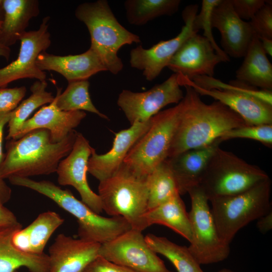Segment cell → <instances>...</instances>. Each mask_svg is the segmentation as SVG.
<instances>
[{
	"mask_svg": "<svg viewBox=\"0 0 272 272\" xmlns=\"http://www.w3.org/2000/svg\"><path fill=\"white\" fill-rule=\"evenodd\" d=\"M229 61L216 53L208 39L196 33L183 42L167 67L191 80L198 76L213 77L218 64Z\"/></svg>",
	"mask_w": 272,
	"mask_h": 272,
	"instance_id": "obj_15",
	"label": "cell"
},
{
	"mask_svg": "<svg viewBox=\"0 0 272 272\" xmlns=\"http://www.w3.org/2000/svg\"><path fill=\"white\" fill-rule=\"evenodd\" d=\"M151 123L149 120L137 122L115 135L111 149L104 154H98L93 149L88 162V172L99 181L117 172L134 143L146 132Z\"/></svg>",
	"mask_w": 272,
	"mask_h": 272,
	"instance_id": "obj_18",
	"label": "cell"
},
{
	"mask_svg": "<svg viewBox=\"0 0 272 272\" xmlns=\"http://www.w3.org/2000/svg\"><path fill=\"white\" fill-rule=\"evenodd\" d=\"M93 149L88 140L78 132L72 150L59 162L56 172L59 184L74 187L80 194L82 201L99 214L103 211L101 200L90 187L87 176L88 160Z\"/></svg>",
	"mask_w": 272,
	"mask_h": 272,
	"instance_id": "obj_14",
	"label": "cell"
},
{
	"mask_svg": "<svg viewBox=\"0 0 272 272\" xmlns=\"http://www.w3.org/2000/svg\"><path fill=\"white\" fill-rule=\"evenodd\" d=\"M75 14L89 31L90 48L99 56L107 71L117 75L123 67L118 50L125 45L140 43V37L119 23L106 0L82 3Z\"/></svg>",
	"mask_w": 272,
	"mask_h": 272,
	"instance_id": "obj_4",
	"label": "cell"
},
{
	"mask_svg": "<svg viewBox=\"0 0 272 272\" xmlns=\"http://www.w3.org/2000/svg\"><path fill=\"white\" fill-rule=\"evenodd\" d=\"M22 228L20 224L0 231V272H14L22 267L27 268L30 272H48L47 254L25 253L14 246L12 241L13 235Z\"/></svg>",
	"mask_w": 272,
	"mask_h": 272,
	"instance_id": "obj_26",
	"label": "cell"
},
{
	"mask_svg": "<svg viewBox=\"0 0 272 272\" xmlns=\"http://www.w3.org/2000/svg\"><path fill=\"white\" fill-rule=\"evenodd\" d=\"M198 5L186 6L182 13L184 22L180 32L168 40L160 41L149 49L140 45L130 52V64L142 71L145 79L152 81L155 79L164 67H167L172 57L183 42L191 35L196 33L193 28V22L197 14Z\"/></svg>",
	"mask_w": 272,
	"mask_h": 272,
	"instance_id": "obj_12",
	"label": "cell"
},
{
	"mask_svg": "<svg viewBox=\"0 0 272 272\" xmlns=\"http://www.w3.org/2000/svg\"><path fill=\"white\" fill-rule=\"evenodd\" d=\"M180 4V0H126L124 6L127 22L142 26L158 17L174 15Z\"/></svg>",
	"mask_w": 272,
	"mask_h": 272,
	"instance_id": "obj_28",
	"label": "cell"
},
{
	"mask_svg": "<svg viewBox=\"0 0 272 272\" xmlns=\"http://www.w3.org/2000/svg\"><path fill=\"white\" fill-rule=\"evenodd\" d=\"M36 64L42 71H52L62 75L69 82L88 80L92 76L107 71L98 54L91 48L75 55H56L41 52Z\"/></svg>",
	"mask_w": 272,
	"mask_h": 272,
	"instance_id": "obj_20",
	"label": "cell"
},
{
	"mask_svg": "<svg viewBox=\"0 0 272 272\" xmlns=\"http://www.w3.org/2000/svg\"><path fill=\"white\" fill-rule=\"evenodd\" d=\"M49 17H44L39 28L26 31L20 38V48L18 57L10 64L0 69V88H6L13 81L23 79H35L44 81L45 72L36 64L38 55L51 44L48 32Z\"/></svg>",
	"mask_w": 272,
	"mask_h": 272,
	"instance_id": "obj_13",
	"label": "cell"
},
{
	"mask_svg": "<svg viewBox=\"0 0 272 272\" xmlns=\"http://www.w3.org/2000/svg\"><path fill=\"white\" fill-rule=\"evenodd\" d=\"M100 246L59 234L48 249V272H84L99 256Z\"/></svg>",
	"mask_w": 272,
	"mask_h": 272,
	"instance_id": "obj_17",
	"label": "cell"
},
{
	"mask_svg": "<svg viewBox=\"0 0 272 272\" xmlns=\"http://www.w3.org/2000/svg\"><path fill=\"white\" fill-rule=\"evenodd\" d=\"M84 272H138L130 268L110 262L100 256L95 258Z\"/></svg>",
	"mask_w": 272,
	"mask_h": 272,
	"instance_id": "obj_38",
	"label": "cell"
},
{
	"mask_svg": "<svg viewBox=\"0 0 272 272\" xmlns=\"http://www.w3.org/2000/svg\"><path fill=\"white\" fill-rule=\"evenodd\" d=\"M88 80H80L68 83L65 90L61 93V88H57L56 104L62 111H87L99 117L108 119L93 104L90 98Z\"/></svg>",
	"mask_w": 272,
	"mask_h": 272,
	"instance_id": "obj_31",
	"label": "cell"
},
{
	"mask_svg": "<svg viewBox=\"0 0 272 272\" xmlns=\"http://www.w3.org/2000/svg\"><path fill=\"white\" fill-rule=\"evenodd\" d=\"M47 83L45 80L35 81L31 86V94L24 100L12 112L8 122V133L6 139H13L20 130L22 125L32 113L38 107L50 104L54 99L52 93L46 90Z\"/></svg>",
	"mask_w": 272,
	"mask_h": 272,
	"instance_id": "obj_30",
	"label": "cell"
},
{
	"mask_svg": "<svg viewBox=\"0 0 272 272\" xmlns=\"http://www.w3.org/2000/svg\"><path fill=\"white\" fill-rule=\"evenodd\" d=\"M268 178L237 194L210 199L211 212L221 239L230 244L237 233L271 210Z\"/></svg>",
	"mask_w": 272,
	"mask_h": 272,
	"instance_id": "obj_6",
	"label": "cell"
},
{
	"mask_svg": "<svg viewBox=\"0 0 272 272\" xmlns=\"http://www.w3.org/2000/svg\"><path fill=\"white\" fill-rule=\"evenodd\" d=\"M63 222L64 219L55 212L42 213L27 227L19 229L14 234L12 243L22 252L42 254L49 239Z\"/></svg>",
	"mask_w": 272,
	"mask_h": 272,
	"instance_id": "obj_23",
	"label": "cell"
},
{
	"mask_svg": "<svg viewBox=\"0 0 272 272\" xmlns=\"http://www.w3.org/2000/svg\"><path fill=\"white\" fill-rule=\"evenodd\" d=\"M99 256L138 272H173L149 246L142 231L132 228L101 244Z\"/></svg>",
	"mask_w": 272,
	"mask_h": 272,
	"instance_id": "obj_10",
	"label": "cell"
},
{
	"mask_svg": "<svg viewBox=\"0 0 272 272\" xmlns=\"http://www.w3.org/2000/svg\"><path fill=\"white\" fill-rule=\"evenodd\" d=\"M98 194L107 214L124 218L132 229L143 231L148 228L146 177L137 176L122 165L112 176L99 181Z\"/></svg>",
	"mask_w": 272,
	"mask_h": 272,
	"instance_id": "obj_5",
	"label": "cell"
},
{
	"mask_svg": "<svg viewBox=\"0 0 272 272\" xmlns=\"http://www.w3.org/2000/svg\"><path fill=\"white\" fill-rule=\"evenodd\" d=\"M12 112L0 113V165L4 160L5 154L3 151V141L4 128L8 123L12 115Z\"/></svg>",
	"mask_w": 272,
	"mask_h": 272,
	"instance_id": "obj_41",
	"label": "cell"
},
{
	"mask_svg": "<svg viewBox=\"0 0 272 272\" xmlns=\"http://www.w3.org/2000/svg\"><path fill=\"white\" fill-rule=\"evenodd\" d=\"M77 133L74 130L61 141L54 143L47 129L38 128L19 139L9 140L0 165V178H29L56 172L59 162L72 150Z\"/></svg>",
	"mask_w": 272,
	"mask_h": 272,
	"instance_id": "obj_2",
	"label": "cell"
},
{
	"mask_svg": "<svg viewBox=\"0 0 272 272\" xmlns=\"http://www.w3.org/2000/svg\"><path fill=\"white\" fill-rule=\"evenodd\" d=\"M26 92L25 86L0 88V113L14 110L25 97Z\"/></svg>",
	"mask_w": 272,
	"mask_h": 272,
	"instance_id": "obj_36",
	"label": "cell"
},
{
	"mask_svg": "<svg viewBox=\"0 0 272 272\" xmlns=\"http://www.w3.org/2000/svg\"><path fill=\"white\" fill-rule=\"evenodd\" d=\"M11 55L10 47L3 45L0 43V57H4L8 60Z\"/></svg>",
	"mask_w": 272,
	"mask_h": 272,
	"instance_id": "obj_44",
	"label": "cell"
},
{
	"mask_svg": "<svg viewBox=\"0 0 272 272\" xmlns=\"http://www.w3.org/2000/svg\"><path fill=\"white\" fill-rule=\"evenodd\" d=\"M36 0H4V19L0 30V43L10 47L26 32L30 20L39 14Z\"/></svg>",
	"mask_w": 272,
	"mask_h": 272,
	"instance_id": "obj_24",
	"label": "cell"
},
{
	"mask_svg": "<svg viewBox=\"0 0 272 272\" xmlns=\"http://www.w3.org/2000/svg\"><path fill=\"white\" fill-rule=\"evenodd\" d=\"M12 195L11 188L4 179L0 178V201L5 204L10 200Z\"/></svg>",
	"mask_w": 272,
	"mask_h": 272,
	"instance_id": "obj_42",
	"label": "cell"
},
{
	"mask_svg": "<svg viewBox=\"0 0 272 272\" xmlns=\"http://www.w3.org/2000/svg\"><path fill=\"white\" fill-rule=\"evenodd\" d=\"M146 181L148 211L179 193L174 175L166 160L146 177Z\"/></svg>",
	"mask_w": 272,
	"mask_h": 272,
	"instance_id": "obj_32",
	"label": "cell"
},
{
	"mask_svg": "<svg viewBox=\"0 0 272 272\" xmlns=\"http://www.w3.org/2000/svg\"><path fill=\"white\" fill-rule=\"evenodd\" d=\"M220 144L217 140L208 146L187 150L165 160L180 195L199 185L207 164Z\"/></svg>",
	"mask_w": 272,
	"mask_h": 272,
	"instance_id": "obj_22",
	"label": "cell"
},
{
	"mask_svg": "<svg viewBox=\"0 0 272 272\" xmlns=\"http://www.w3.org/2000/svg\"><path fill=\"white\" fill-rule=\"evenodd\" d=\"M3 1L0 0V21H2L4 19V11L3 8Z\"/></svg>",
	"mask_w": 272,
	"mask_h": 272,
	"instance_id": "obj_45",
	"label": "cell"
},
{
	"mask_svg": "<svg viewBox=\"0 0 272 272\" xmlns=\"http://www.w3.org/2000/svg\"><path fill=\"white\" fill-rule=\"evenodd\" d=\"M212 28L221 34L223 51L228 56L244 57L254 35L249 22L241 19L234 12L230 0H221L212 14Z\"/></svg>",
	"mask_w": 272,
	"mask_h": 272,
	"instance_id": "obj_16",
	"label": "cell"
},
{
	"mask_svg": "<svg viewBox=\"0 0 272 272\" xmlns=\"http://www.w3.org/2000/svg\"><path fill=\"white\" fill-rule=\"evenodd\" d=\"M237 15L242 20H251L265 3V0H230Z\"/></svg>",
	"mask_w": 272,
	"mask_h": 272,
	"instance_id": "obj_37",
	"label": "cell"
},
{
	"mask_svg": "<svg viewBox=\"0 0 272 272\" xmlns=\"http://www.w3.org/2000/svg\"><path fill=\"white\" fill-rule=\"evenodd\" d=\"M149 246L168 259L177 272H204L188 247L178 245L164 237L153 234L145 236Z\"/></svg>",
	"mask_w": 272,
	"mask_h": 272,
	"instance_id": "obj_29",
	"label": "cell"
},
{
	"mask_svg": "<svg viewBox=\"0 0 272 272\" xmlns=\"http://www.w3.org/2000/svg\"><path fill=\"white\" fill-rule=\"evenodd\" d=\"M261 47L266 54L272 56V39L268 38L259 39Z\"/></svg>",
	"mask_w": 272,
	"mask_h": 272,
	"instance_id": "obj_43",
	"label": "cell"
},
{
	"mask_svg": "<svg viewBox=\"0 0 272 272\" xmlns=\"http://www.w3.org/2000/svg\"><path fill=\"white\" fill-rule=\"evenodd\" d=\"M268 178L259 167L219 147L211 157L198 186L209 201L239 194Z\"/></svg>",
	"mask_w": 272,
	"mask_h": 272,
	"instance_id": "obj_7",
	"label": "cell"
},
{
	"mask_svg": "<svg viewBox=\"0 0 272 272\" xmlns=\"http://www.w3.org/2000/svg\"><path fill=\"white\" fill-rule=\"evenodd\" d=\"M188 193L191 203L188 213L191 231L189 251L200 264L224 260L230 254V244L225 242L219 234L208 199L198 186Z\"/></svg>",
	"mask_w": 272,
	"mask_h": 272,
	"instance_id": "obj_9",
	"label": "cell"
},
{
	"mask_svg": "<svg viewBox=\"0 0 272 272\" xmlns=\"http://www.w3.org/2000/svg\"><path fill=\"white\" fill-rule=\"evenodd\" d=\"M183 86L185 94L181 101L179 121L167 158L208 146L227 131L248 125L224 104L218 101L206 104L191 87Z\"/></svg>",
	"mask_w": 272,
	"mask_h": 272,
	"instance_id": "obj_1",
	"label": "cell"
},
{
	"mask_svg": "<svg viewBox=\"0 0 272 272\" xmlns=\"http://www.w3.org/2000/svg\"><path fill=\"white\" fill-rule=\"evenodd\" d=\"M244 57L236 73L237 80L271 91L272 65L261 47L260 39L255 34Z\"/></svg>",
	"mask_w": 272,
	"mask_h": 272,
	"instance_id": "obj_25",
	"label": "cell"
},
{
	"mask_svg": "<svg viewBox=\"0 0 272 272\" xmlns=\"http://www.w3.org/2000/svg\"><path fill=\"white\" fill-rule=\"evenodd\" d=\"M181 86L191 87L199 95L210 96L234 111L248 125L272 124V105L246 93L235 91L206 89L179 75Z\"/></svg>",
	"mask_w": 272,
	"mask_h": 272,
	"instance_id": "obj_19",
	"label": "cell"
},
{
	"mask_svg": "<svg viewBox=\"0 0 272 272\" xmlns=\"http://www.w3.org/2000/svg\"><path fill=\"white\" fill-rule=\"evenodd\" d=\"M178 75L173 74L162 83L143 92L123 90L117 104L131 125L150 119L165 106L179 103L184 95L180 88Z\"/></svg>",
	"mask_w": 272,
	"mask_h": 272,
	"instance_id": "obj_11",
	"label": "cell"
},
{
	"mask_svg": "<svg viewBox=\"0 0 272 272\" xmlns=\"http://www.w3.org/2000/svg\"><path fill=\"white\" fill-rule=\"evenodd\" d=\"M256 227L262 234H265L272 229V210L257 219Z\"/></svg>",
	"mask_w": 272,
	"mask_h": 272,
	"instance_id": "obj_40",
	"label": "cell"
},
{
	"mask_svg": "<svg viewBox=\"0 0 272 272\" xmlns=\"http://www.w3.org/2000/svg\"><path fill=\"white\" fill-rule=\"evenodd\" d=\"M181 109L180 101L153 116L149 128L131 148L122 165L136 175L146 177L164 162L168 157Z\"/></svg>",
	"mask_w": 272,
	"mask_h": 272,
	"instance_id": "obj_8",
	"label": "cell"
},
{
	"mask_svg": "<svg viewBox=\"0 0 272 272\" xmlns=\"http://www.w3.org/2000/svg\"><path fill=\"white\" fill-rule=\"evenodd\" d=\"M20 224L16 216L0 201V231Z\"/></svg>",
	"mask_w": 272,
	"mask_h": 272,
	"instance_id": "obj_39",
	"label": "cell"
},
{
	"mask_svg": "<svg viewBox=\"0 0 272 272\" xmlns=\"http://www.w3.org/2000/svg\"><path fill=\"white\" fill-rule=\"evenodd\" d=\"M145 219L148 227L154 224L164 225L182 236L189 242L191 241V231L188 213L179 193L148 211Z\"/></svg>",
	"mask_w": 272,
	"mask_h": 272,
	"instance_id": "obj_27",
	"label": "cell"
},
{
	"mask_svg": "<svg viewBox=\"0 0 272 272\" xmlns=\"http://www.w3.org/2000/svg\"><path fill=\"white\" fill-rule=\"evenodd\" d=\"M236 138L252 139L271 148L272 124L247 125L231 129L224 133L218 141L222 142Z\"/></svg>",
	"mask_w": 272,
	"mask_h": 272,
	"instance_id": "obj_34",
	"label": "cell"
},
{
	"mask_svg": "<svg viewBox=\"0 0 272 272\" xmlns=\"http://www.w3.org/2000/svg\"><path fill=\"white\" fill-rule=\"evenodd\" d=\"M8 179L13 185L28 188L45 195L75 217L78 224V236L81 239L102 244L131 229L124 218L101 216L78 199L70 190L63 189L50 181H36L17 176Z\"/></svg>",
	"mask_w": 272,
	"mask_h": 272,
	"instance_id": "obj_3",
	"label": "cell"
},
{
	"mask_svg": "<svg viewBox=\"0 0 272 272\" xmlns=\"http://www.w3.org/2000/svg\"><path fill=\"white\" fill-rule=\"evenodd\" d=\"M221 0H203L201 9L195 16L193 22V28L197 32L200 30H203V36L211 42L216 53L220 56L230 60L229 57L218 45L212 33V14L214 8Z\"/></svg>",
	"mask_w": 272,
	"mask_h": 272,
	"instance_id": "obj_33",
	"label": "cell"
},
{
	"mask_svg": "<svg viewBox=\"0 0 272 272\" xmlns=\"http://www.w3.org/2000/svg\"><path fill=\"white\" fill-rule=\"evenodd\" d=\"M86 116L84 111H65L59 109L55 97L53 102L43 106L24 122L13 140L19 139L31 130L44 128L49 131L51 142L58 143L74 130Z\"/></svg>",
	"mask_w": 272,
	"mask_h": 272,
	"instance_id": "obj_21",
	"label": "cell"
},
{
	"mask_svg": "<svg viewBox=\"0 0 272 272\" xmlns=\"http://www.w3.org/2000/svg\"><path fill=\"white\" fill-rule=\"evenodd\" d=\"M271 4V1H265V4L249 22L254 34L259 39H272Z\"/></svg>",
	"mask_w": 272,
	"mask_h": 272,
	"instance_id": "obj_35",
	"label": "cell"
},
{
	"mask_svg": "<svg viewBox=\"0 0 272 272\" xmlns=\"http://www.w3.org/2000/svg\"><path fill=\"white\" fill-rule=\"evenodd\" d=\"M218 272H234V271L229 269L224 268V269H221Z\"/></svg>",
	"mask_w": 272,
	"mask_h": 272,
	"instance_id": "obj_46",
	"label": "cell"
},
{
	"mask_svg": "<svg viewBox=\"0 0 272 272\" xmlns=\"http://www.w3.org/2000/svg\"><path fill=\"white\" fill-rule=\"evenodd\" d=\"M14 272H20V271H19L18 270H16V271H15Z\"/></svg>",
	"mask_w": 272,
	"mask_h": 272,
	"instance_id": "obj_48",
	"label": "cell"
},
{
	"mask_svg": "<svg viewBox=\"0 0 272 272\" xmlns=\"http://www.w3.org/2000/svg\"><path fill=\"white\" fill-rule=\"evenodd\" d=\"M2 24V21H0V30L1 29Z\"/></svg>",
	"mask_w": 272,
	"mask_h": 272,
	"instance_id": "obj_47",
	"label": "cell"
}]
</instances>
